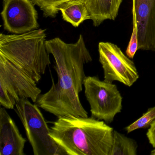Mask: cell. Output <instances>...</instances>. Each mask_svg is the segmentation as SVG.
<instances>
[{"label":"cell","instance_id":"obj_13","mask_svg":"<svg viewBox=\"0 0 155 155\" xmlns=\"http://www.w3.org/2000/svg\"><path fill=\"white\" fill-rule=\"evenodd\" d=\"M138 145L135 140L114 130L110 155H137Z\"/></svg>","mask_w":155,"mask_h":155},{"label":"cell","instance_id":"obj_18","mask_svg":"<svg viewBox=\"0 0 155 155\" xmlns=\"http://www.w3.org/2000/svg\"><path fill=\"white\" fill-rule=\"evenodd\" d=\"M150 154H151V155H155V148L154 150H153L151 151Z\"/></svg>","mask_w":155,"mask_h":155},{"label":"cell","instance_id":"obj_15","mask_svg":"<svg viewBox=\"0 0 155 155\" xmlns=\"http://www.w3.org/2000/svg\"><path fill=\"white\" fill-rule=\"evenodd\" d=\"M155 120V106L150 108L147 111L137 120L125 128L127 133H130L139 129L145 128L150 126Z\"/></svg>","mask_w":155,"mask_h":155},{"label":"cell","instance_id":"obj_16","mask_svg":"<svg viewBox=\"0 0 155 155\" xmlns=\"http://www.w3.org/2000/svg\"><path fill=\"white\" fill-rule=\"evenodd\" d=\"M133 17V30L130 37L128 45L126 51V55L130 59H133L135 54L138 50V41L137 30L136 18L134 15Z\"/></svg>","mask_w":155,"mask_h":155},{"label":"cell","instance_id":"obj_11","mask_svg":"<svg viewBox=\"0 0 155 155\" xmlns=\"http://www.w3.org/2000/svg\"><path fill=\"white\" fill-rule=\"evenodd\" d=\"M123 0H85L93 26L98 27L107 20H115Z\"/></svg>","mask_w":155,"mask_h":155},{"label":"cell","instance_id":"obj_3","mask_svg":"<svg viewBox=\"0 0 155 155\" xmlns=\"http://www.w3.org/2000/svg\"><path fill=\"white\" fill-rule=\"evenodd\" d=\"M46 30H35L24 34L0 35V55L24 71L36 83L51 64L46 48Z\"/></svg>","mask_w":155,"mask_h":155},{"label":"cell","instance_id":"obj_14","mask_svg":"<svg viewBox=\"0 0 155 155\" xmlns=\"http://www.w3.org/2000/svg\"><path fill=\"white\" fill-rule=\"evenodd\" d=\"M71 0H32L43 12L46 18H55L59 11L61 5Z\"/></svg>","mask_w":155,"mask_h":155},{"label":"cell","instance_id":"obj_2","mask_svg":"<svg viewBox=\"0 0 155 155\" xmlns=\"http://www.w3.org/2000/svg\"><path fill=\"white\" fill-rule=\"evenodd\" d=\"M51 127V137L68 155H110L113 128L92 117L63 116Z\"/></svg>","mask_w":155,"mask_h":155},{"label":"cell","instance_id":"obj_6","mask_svg":"<svg viewBox=\"0 0 155 155\" xmlns=\"http://www.w3.org/2000/svg\"><path fill=\"white\" fill-rule=\"evenodd\" d=\"M83 85L91 117L107 123L113 122L122 109L123 98L117 85L101 81L97 76L86 77Z\"/></svg>","mask_w":155,"mask_h":155},{"label":"cell","instance_id":"obj_12","mask_svg":"<svg viewBox=\"0 0 155 155\" xmlns=\"http://www.w3.org/2000/svg\"><path fill=\"white\" fill-rule=\"evenodd\" d=\"M63 20L73 27H78L83 21L91 20L85 0H71L65 2L59 8Z\"/></svg>","mask_w":155,"mask_h":155},{"label":"cell","instance_id":"obj_5","mask_svg":"<svg viewBox=\"0 0 155 155\" xmlns=\"http://www.w3.org/2000/svg\"><path fill=\"white\" fill-rule=\"evenodd\" d=\"M41 91L22 70L0 55V104L13 109L20 100L30 99L36 103Z\"/></svg>","mask_w":155,"mask_h":155},{"label":"cell","instance_id":"obj_4","mask_svg":"<svg viewBox=\"0 0 155 155\" xmlns=\"http://www.w3.org/2000/svg\"><path fill=\"white\" fill-rule=\"evenodd\" d=\"M39 107L28 99L20 100L14 110L19 117L32 147L34 155H68L51 137L50 129Z\"/></svg>","mask_w":155,"mask_h":155},{"label":"cell","instance_id":"obj_9","mask_svg":"<svg viewBox=\"0 0 155 155\" xmlns=\"http://www.w3.org/2000/svg\"><path fill=\"white\" fill-rule=\"evenodd\" d=\"M136 18L138 50L155 51V0H132Z\"/></svg>","mask_w":155,"mask_h":155},{"label":"cell","instance_id":"obj_17","mask_svg":"<svg viewBox=\"0 0 155 155\" xmlns=\"http://www.w3.org/2000/svg\"><path fill=\"white\" fill-rule=\"evenodd\" d=\"M147 137L151 146L155 148V120L150 126L147 133Z\"/></svg>","mask_w":155,"mask_h":155},{"label":"cell","instance_id":"obj_1","mask_svg":"<svg viewBox=\"0 0 155 155\" xmlns=\"http://www.w3.org/2000/svg\"><path fill=\"white\" fill-rule=\"evenodd\" d=\"M45 45L55 59L58 81L55 83L52 78L49 90L41 94L35 103L58 117H88V112L81 102L79 93L86 78L84 65L92 59L83 36L80 35L74 43H67L56 38L46 41Z\"/></svg>","mask_w":155,"mask_h":155},{"label":"cell","instance_id":"obj_7","mask_svg":"<svg viewBox=\"0 0 155 155\" xmlns=\"http://www.w3.org/2000/svg\"><path fill=\"white\" fill-rule=\"evenodd\" d=\"M98 51L105 81L110 83L118 81L130 87L138 79L139 75L134 61L117 45L100 42Z\"/></svg>","mask_w":155,"mask_h":155},{"label":"cell","instance_id":"obj_8","mask_svg":"<svg viewBox=\"0 0 155 155\" xmlns=\"http://www.w3.org/2000/svg\"><path fill=\"white\" fill-rule=\"evenodd\" d=\"M32 0H3L1 12L4 29L24 34L39 28L38 14Z\"/></svg>","mask_w":155,"mask_h":155},{"label":"cell","instance_id":"obj_10","mask_svg":"<svg viewBox=\"0 0 155 155\" xmlns=\"http://www.w3.org/2000/svg\"><path fill=\"white\" fill-rule=\"evenodd\" d=\"M26 141L5 108H1L0 155H25Z\"/></svg>","mask_w":155,"mask_h":155}]
</instances>
